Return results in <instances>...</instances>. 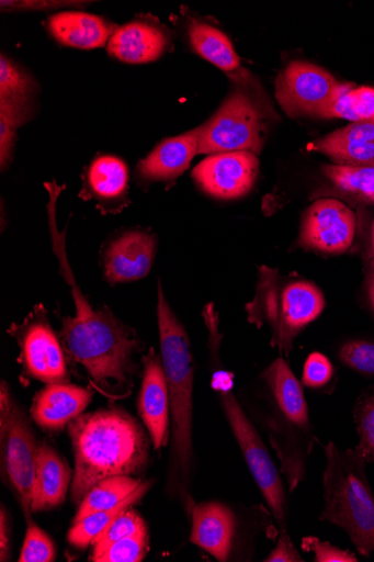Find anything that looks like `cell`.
Instances as JSON below:
<instances>
[{
  "label": "cell",
  "instance_id": "cell-1",
  "mask_svg": "<svg viewBox=\"0 0 374 562\" xmlns=\"http://www.w3.org/2000/svg\"><path fill=\"white\" fill-rule=\"evenodd\" d=\"M46 189L53 250L76 304V316L59 317L58 334L69 367L73 372L83 371L90 386L111 402L124 400L132 394L135 379L140 375L137 356L146 346L138 333L118 319L109 306L95 310L83 294L67 257V229L60 232L57 225V201L65 188L48 183Z\"/></svg>",
  "mask_w": 374,
  "mask_h": 562
},
{
  "label": "cell",
  "instance_id": "cell-2",
  "mask_svg": "<svg viewBox=\"0 0 374 562\" xmlns=\"http://www.w3.org/2000/svg\"><path fill=\"white\" fill-rule=\"evenodd\" d=\"M68 431L75 456L70 497L78 506L100 481L118 475L139 477L148 467L149 434L120 406L82 414Z\"/></svg>",
  "mask_w": 374,
  "mask_h": 562
},
{
  "label": "cell",
  "instance_id": "cell-3",
  "mask_svg": "<svg viewBox=\"0 0 374 562\" xmlns=\"http://www.w3.org/2000/svg\"><path fill=\"white\" fill-rule=\"evenodd\" d=\"M157 323L160 357L171 398V459L168 492L184 508L190 520L195 504L191 494L194 474L193 387L194 360L190 337L174 314L162 283L157 284Z\"/></svg>",
  "mask_w": 374,
  "mask_h": 562
},
{
  "label": "cell",
  "instance_id": "cell-4",
  "mask_svg": "<svg viewBox=\"0 0 374 562\" xmlns=\"http://www.w3.org/2000/svg\"><path fill=\"white\" fill-rule=\"evenodd\" d=\"M208 333L212 387L219 396L223 412L230 430L242 452L247 467L260 490L267 506L275 519L280 531L287 530L290 506L287 487L277 470L269 449H267L256 426L243 412L234 393V375L220 364V345L224 335L219 330V319L215 304H208L203 311Z\"/></svg>",
  "mask_w": 374,
  "mask_h": 562
},
{
  "label": "cell",
  "instance_id": "cell-5",
  "mask_svg": "<svg viewBox=\"0 0 374 562\" xmlns=\"http://www.w3.org/2000/svg\"><path fill=\"white\" fill-rule=\"evenodd\" d=\"M265 385L269 411L262 428L275 450L281 474L293 493L306 479L309 457L317 441L302 384L287 362L277 359L260 375Z\"/></svg>",
  "mask_w": 374,
  "mask_h": 562
},
{
  "label": "cell",
  "instance_id": "cell-6",
  "mask_svg": "<svg viewBox=\"0 0 374 562\" xmlns=\"http://www.w3.org/2000/svg\"><path fill=\"white\" fill-rule=\"evenodd\" d=\"M325 451V508L319 520L342 529L358 552L370 557L374 552V494L366 462L356 448L342 450L332 441Z\"/></svg>",
  "mask_w": 374,
  "mask_h": 562
},
{
  "label": "cell",
  "instance_id": "cell-7",
  "mask_svg": "<svg viewBox=\"0 0 374 562\" xmlns=\"http://www.w3.org/2000/svg\"><path fill=\"white\" fill-rule=\"evenodd\" d=\"M325 306L324 293L313 283L290 280L276 270L262 267L246 313L248 322L258 329L269 327L272 346L290 356L295 339L324 313Z\"/></svg>",
  "mask_w": 374,
  "mask_h": 562
},
{
  "label": "cell",
  "instance_id": "cell-8",
  "mask_svg": "<svg viewBox=\"0 0 374 562\" xmlns=\"http://www.w3.org/2000/svg\"><path fill=\"white\" fill-rule=\"evenodd\" d=\"M229 77L231 92L217 113L199 127V155L237 150L257 155L262 148L264 113L251 76L240 68Z\"/></svg>",
  "mask_w": 374,
  "mask_h": 562
},
{
  "label": "cell",
  "instance_id": "cell-9",
  "mask_svg": "<svg viewBox=\"0 0 374 562\" xmlns=\"http://www.w3.org/2000/svg\"><path fill=\"white\" fill-rule=\"evenodd\" d=\"M30 417L13 396L9 383L2 381L0 385L2 475L23 509L25 518L33 516L32 497L41 445Z\"/></svg>",
  "mask_w": 374,
  "mask_h": 562
},
{
  "label": "cell",
  "instance_id": "cell-10",
  "mask_svg": "<svg viewBox=\"0 0 374 562\" xmlns=\"http://www.w3.org/2000/svg\"><path fill=\"white\" fill-rule=\"evenodd\" d=\"M8 334L20 348L18 362L21 383H70L71 370L59 334L52 328L43 304H36L21 324H12Z\"/></svg>",
  "mask_w": 374,
  "mask_h": 562
},
{
  "label": "cell",
  "instance_id": "cell-11",
  "mask_svg": "<svg viewBox=\"0 0 374 562\" xmlns=\"http://www.w3.org/2000/svg\"><path fill=\"white\" fill-rule=\"evenodd\" d=\"M329 71L305 61L290 64L276 80V98L291 117L319 115L345 88Z\"/></svg>",
  "mask_w": 374,
  "mask_h": 562
},
{
  "label": "cell",
  "instance_id": "cell-12",
  "mask_svg": "<svg viewBox=\"0 0 374 562\" xmlns=\"http://www.w3.org/2000/svg\"><path fill=\"white\" fill-rule=\"evenodd\" d=\"M258 172L257 155L237 150L208 156L197 165L192 176L197 186L211 196L229 200L247 194Z\"/></svg>",
  "mask_w": 374,
  "mask_h": 562
},
{
  "label": "cell",
  "instance_id": "cell-13",
  "mask_svg": "<svg viewBox=\"0 0 374 562\" xmlns=\"http://www.w3.org/2000/svg\"><path fill=\"white\" fill-rule=\"evenodd\" d=\"M141 385L137 411L154 450H162L171 439V398L162 357L154 348L143 356Z\"/></svg>",
  "mask_w": 374,
  "mask_h": 562
},
{
  "label": "cell",
  "instance_id": "cell-14",
  "mask_svg": "<svg viewBox=\"0 0 374 562\" xmlns=\"http://www.w3.org/2000/svg\"><path fill=\"white\" fill-rule=\"evenodd\" d=\"M355 214L337 199H320L308 209L301 233L302 245L328 252L347 251L355 236Z\"/></svg>",
  "mask_w": 374,
  "mask_h": 562
},
{
  "label": "cell",
  "instance_id": "cell-15",
  "mask_svg": "<svg viewBox=\"0 0 374 562\" xmlns=\"http://www.w3.org/2000/svg\"><path fill=\"white\" fill-rule=\"evenodd\" d=\"M156 248V237L139 229L113 238L102 251L105 281L117 285L144 279L152 268Z\"/></svg>",
  "mask_w": 374,
  "mask_h": 562
},
{
  "label": "cell",
  "instance_id": "cell-16",
  "mask_svg": "<svg viewBox=\"0 0 374 562\" xmlns=\"http://www.w3.org/2000/svg\"><path fill=\"white\" fill-rule=\"evenodd\" d=\"M190 521V541L193 544L220 562L233 558L239 532V519L230 506L216 501L195 503Z\"/></svg>",
  "mask_w": 374,
  "mask_h": 562
},
{
  "label": "cell",
  "instance_id": "cell-17",
  "mask_svg": "<svg viewBox=\"0 0 374 562\" xmlns=\"http://www.w3.org/2000/svg\"><path fill=\"white\" fill-rule=\"evenodd\" d=\"M94 390L71 383L45 384L33 397L30 416L42 429L59 432L81 416Z\"/></svg>",
  "mask_w": 374,
  "mask_h": 562
},
{
  "label": "cell",
  "instance_id": "cell-18",
  "mask_svg": "<svg viewBox=\"0 0 374 562\" xmlns=\"http://www.w3.org/2000/svg\"><path fill=\"white\" fill-rule=\"evenodd\" d=\"M199 127L159 143L137 167L140 183H170L181 177L199 155Z\"/></svg>",
  "mask_w": 374,
  "mask_h": 562
},
{
  "label": "cell",
  "instance_id": "cell-19",
  "mask_svg": "<svg viewBox=\"0 0 374 562\" xmlns=\"http://www.w3.org/2000/svg\"><path fill=\"white\" fill-rule=\"evenodd\" d=\"M169 44L166 29L155 22L139 20L117 29L106 48L120 61L140 65L162 57Z\"/></svg>",
  "mask_w": 374,
  "mask_h": 562
},
{
  "label": "cell",
  "instance_id": "cell-20",
  "mask_svg": "<svg viewBox=\"0 0 374 562\" xmlns=\"http://www.w3.org/2000/svg\"><path fill=\"white\" fill-rule=\"evenodd\" d=\"M75 471L66 459L48 442L39 445L35 482L32 497V514L55 509L67 499Z\"/></svg>",
  "mask_w": 374,
  "mask_h": 562
},
{
  "label": "cell",
  "instance_id": "cell-21",
  "mask_svg": "<svg viewBox=\"0 0 374 562\" xmlns=\"http://www.w3.org/2000/svg\"><path fill=\"white\" fill-rule=\"evenodd\" d=\"M128 182L126 164L120 158L103 156L89 166L81 196L95 200L98 209L105 213L121 211L128 202Z\"/></svg>",
  "mask_w": 374,
  "mask_h": 562
},
{
  "label": "cell",
  "instance_id": "cell-22",
  "mask_svg": "<svg viewBox=\"0 0 374 562\" xmlns=\"http://www.w3.org/2000/svg\"><path fill=\"white\" fill-rule=\"evenodd\" d=\"M47 30L66 46L93 49L109 44L117 27L97 15L63 12L48 19Z\"/></svg>",
  "mask_w": 374,
  "mask_h": 562
},
{
  "label": "cell",
  "instance_id": "cell-23",
  "mask_svg": "<svg viewBox=\"0 0 374 562\" xmlns=\"http://www.w3.org/2000/svg\"><path fill=\"white\" fill-rule=\"evenodd\" d=\"M188 33L192 48L204 60L228 75L241 68L234 45L223 31L204 22L192 21Z\"/></svg>",
  "mask_w": 374,
  "mask_h": 562
},
{
  "label": "cell",
  "instance_id": "cell-24",
  "mask_svg": "<svg viewBox=\"0 0 374 562\" xmlns=\"http://www.w3.org/2000/svg\"><path fill=\"white\" fill-rule=\"evenodd\" d=\"M154 481L143 482L128 497L112 508L92 514L73 524L68 532V541L77 549L84 550L110 528L127 509L137 505L150 491Z\"/></svg>",
  "mask_w": 374,
  "mask_h": 562
},
{
  "label": "cell",
  "instance_id": "cell-25",
  "mask_svg": "<svg viewBox=\"0 0 374 562\" xmlns=\"http://www.w3.org/2000/svg\"><path fill=\"white\" fill-rule=\"evenodd\" d=\"M139 477L118 475L97 483L79 504L73 524L86 517L109 509L128 497L140 484Z\"/></svg>",
  "mask_w": 374,
  "mask_h": 562
},
{
  "label": "cell",
  "instance_id": "cell-26",
  "mask_svg": "<svg viewBox=\"0 0 374 562\" xmlns=\"http://www.w3.org/2000/svg\"><path fill=\"white\" fill-rule=\"evenodd\" d=\"M325 176L342 193L374 203V167L325 166Z\"/></svg>",
  "mask_w": 374,
  "mask_h": 562
},
{
  "label": "cell",
  "instance_id": "cell-27",
  "mask_svg": "<svg viewBox=\"0 0 374 562\" xmlns=\"http://www.w3.org/2000/svg\"><path fill=\"white\" fill-rule=\"evenodd\" d=\"M311 148L324 153L338 166L374 167V142H333L324 137L316 140Z\"/></svg>",
  "mask_w": 374,
  "mask_h": 562
},
{
  "label": "cell",
  "instance_id": "cell-28",
  "mask_svg": "<svg viewBox=\"0 0 374 562\" xmlns=\"http://www.w3.org/2000/svg\"><path fill=\"white\" fill-rule=\"evenodd\" d=\"M353 416L359 435L355 448L366 463H374V386L366 389L359 397Z\"/></svg>",
  "mask_w": 374,
  "mask_h": 562
},
{
  "label": "cell",
  "instance_id": "cell-29",
  "mask_svg": "<svg viewBox=\"0 0 374 562\" xmlns=\"http://www.w3.org/2000/svg\"><path fill=\"white\" fill-rule=\"evenodd\" d=\"M147 526L134 507H131L92 543L90 561L95 562L106 549L117 541L146 531Z\"/></svg>",
  "mask_w": 374,
  "mask_h": 562
},
{
  "label": "cell",
  "instance_id": "cell-30",
  "mask_svg": "<svg viewBox=\"0 0 374 562\" xmlns=\"http://www.w3.org/2000/svg\"><path fill=\"white\" fill-rule=\"evenodd\" d=\"M34 80L5 56L0 60V100L29 102Z\"/></svg>",
  "mask_w": 374,
  "mask_h": 562
},
{
  "label": "cell",
  "instance_id": "cell-31",
  "mask_svg": "<svg viewBox=\"0 0 374 562\" xmlns=\"http://www.w3.org/2000/svg\"><path fill=\"white\" fill-rule=\"evenodd\" d=\"M26 533L21 550L20 562H52L56 560L55 542L42 530L33 517L25 518Z\"/></svg>",
  "mask_w": 374,
  "mask_h": 562
},
{
  "label": "cell",
  "instance_id": "cell-32",
  "mask_svg": "<svg viewBox=\"0 0 374 562\" xmlns=\"http://www.w3.org/2000/svg\"><path fill=\"white\" fill-rule=\"evenodd\" d=\"M149 551L148 530L124 538L97 559L95 562H140Z\"/></svg>",
  "mask_w": 374,
  "mask_h": 562
},
{
  "label": "cell",
  "instance_id": "cell-33",
  "mask_svg": "<svg viewBox=\"0 0 374 562\" xmlns=\"http://www.w3.org/2000/svg\"><path fill=\"white\" fill-rule=\"evenodd\" d=\"M339 359L351 370L374 376V342L361 339L349 340L340 348Z\"/></svg>",
  "mask_w": 374,
  "mask_h": 562
},
{
  "label": "cell",
  "instance_id": "cell-34",
  "mask_svg": "<svg viewBox=\"0 0 374 562\" xmlns=\"http://www.w3.org/2000/svg\"><path fill=\"white\" fill-rule=\"evenodd\" d=\"M333 376V367L324 353L313 352L304 367L303 383L310 389L325 387Z\"/></svg>",
  "mask_w": 374,
  "mask_h": 562
},
{
  "label": "cell",
  "instance_id": "cell-35",
  "mask_svg": "<svg viewBox=\"0 0 374 562\" xmlns=\"http://www.w3.org/2000/svg\"><path fill=\"white\" fill-rule=\"evenodd\" d=\"M302 548L305 552L314 553L315 562H358L355 554L340 549L328 541L319 540L316 537L302 539Z\"/></svg>",
  "mask_w": 374,
  "mask_h": 562
},
{
  "label": "cell",
  "instance_id": "cell-36",
  "mask_svg": "<svg viewBox=\"0 0 374 562\" xmlns=\"http://www.w3.org/2000/svg\"><path fill=\"white\" fill-rule=\"evenodd\" d=\"M351 108L356 122L374 121V89L370 87L353 88L349 92Z\"/></svg>",
  "mask_w": 374,
  "mask_h": 562
},
{
  "label": "cell",
  "instance_id": "cell-37",
  "mask_svg": "<svg viewBox=\"0 0 374 562\" xmlns=\"http://www.w3.org/2000/svg\"><path fill=\"white\" fill-rule=\"evenodd\" d=\"M265 562H304L287 530L280 531L276 547L264 558Z\"/></svg>",
  "mask_w": 374,
  "mask_h": 562
},
{
  "label": "cell",
  "instance_id": "cell-38",
  "mask_svg": "<svg viewBox=\"0 0 374 562\" xmlns=\"http://www.w3.org/2000/svg\"><path fill=\"white\" fill-rule=\"evenodd\" d=\"M12 530L11 518L7 507L2 504L0 507V561H11L12 559Z\"/></svg>",
  "mask_w": 374,
  "mask_h": 562
},
{
  "label": "cell",
  "instance_id": "cell-39",
  "mask_svg": "<svg viewBox=\"0 0 374 562\" xmlns=\"http://www.w3.org/2000/svg\"><path fill=\"white\" fill-rule=\"evenodd\" d=\"M81 3L75 2H2V12L16 11V10H44V9H59L64 7H77Z\"/></svg>",
  "mask_w": 374,
  "mask_h": 562
},
{
  "label": "cell",
  "instance_id": "cell-40",
  "mask_svg": "<svg viewBox=\"0 0 374 562\" xmlns=\"http://www.w3.org/2000/svg\"><path fill=\"white\" fill-rule=\"evenodd\" d=\"M367 297L374 312V272L371 273L366 281Z\"/></svg>",
  "mask_w": 374,
  "mask_h": 562
},
{
  "label": "cell",
  "instance_id": "cell-41",
  "mask_svg": "<svg viewBox=\"0 0 374 562\" xmlns=\"http://www.w3.org/2000/svg\"><path fill=\"white\" fill-rule=\"evenodd\" d=\"M372 247H373V251H374V222H373V226H372Z\"/></svg>",
  "mask_w": 374,
  "mask_h": 562
}]
</instances>
